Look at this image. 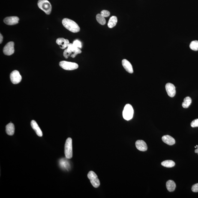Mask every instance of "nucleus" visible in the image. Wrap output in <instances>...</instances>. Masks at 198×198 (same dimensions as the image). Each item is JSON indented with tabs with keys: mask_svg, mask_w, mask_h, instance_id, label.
I'll return each mask as SVG.
<instances>
[{
	"mask_svg": "<svg viewBox=\"0 0 198 198\" xmlns=\"http://www.w3.org/2000/svg\"><path fill=\"white\" fill-rule=\"evenodd\" d=\"M191 126L192 127H198V119L194 120L192 121Z\"/></svg>",
	"mask_w": 198,
	"mask_h": 198,
	"instance_id": "obj_27",
	"label": "nucleus"
},
{
	"mask_svg": "<svg viewBox=\"0 0 198 198\" xmlns=\"http://www.w3.org/2000/svg\"><path fill=\"white\" fill-rule=\"evenodd\" d=\"M88 178L90 179L91 184L95 188H97L100 186V181L97 175L93 171H90L88 175Z\"/></svg>",
	"mask_w": 198,
	"mask_h": 198,
	"instance_id": "obj_7",
	"label": "nucleus"
},
{
	"mask_svg": "<svg viewBox=\"0 0 198 198\" xmlns=\"http://www.w3.org/2000/svg\"><path fill=\"white\" fill-rule=\"evenodd\" d=\"M197 148H198V146L197 147Z\"/></svg>",
	"mask_w": 198,
	"mask_h": 198,
	"instance_id": "obj_31",
	"label": "nucleus"
},
{
	"mask_svg": "<svg viewBox=\"0 0 198 198\" xmlns=\"http://www.w3.org/2000/svg\"><path fill=\"white\" fill-rule=\"evenodd\" d=\"M162 140L165 143L169 145H173L175 143V139L169 135H166V136H163L162 138Z\"/></svg>",
	"mask_w": 198,
	"mask_h": 198,
	"instance_id": "obj_17",
	"label": "nucleus"
},
{
	"mask_svg": "<svg viewBox=\"0 0 198 198\" xmlns=\"http://www.w3.org/2000/svg\"><path fill=\"white\" fill-rule=\"evenodd\" d=\"M192 99L190 97H186L184 98V102L182 104V107L184 108H188L192 103Z\"/></svg>",
	"mask_w": 198,
	"mask_h": 198,
	"instance_id": "obj_22",
	"label": "nucleus"
},
{
	"mask_svg": "<svg viewBox=\"0 0 198 198\" xmlns=\"http://www.w3.org/2000/svg\"><path fill=\"white\" fill-rule=\"evenodd\" d=\"M14 43L13 42H9L7 43L3 49V52L4 55H13L14 52Z\"/></svg>",
	"mask_w": 198,
	"mask_h": 198,
	"instance_id": "obj_8",
	"label": "nucleus"
},
{
	"mask_svg": "<svg viewBox=\"0 0 198 198\" xmlns=\"http://www.w3.org/2000/svg\"><path fill=\"white\" fill-rule=\"evenodd\" d=\"M100 14L104 17H106L110 16V13L108 10H103L101 11Z\"/></svg>",
	"mask_w": 198,
	"mask_h": 198,
	"instance_id": "obj_26",
	"label": "nucleus"
},
{
	"mask_svg": "<svg viewBox=\"0 0 198 198\" xmlns=\"http://www.w3.org/2000/svg\"><path fill=\"white\" fill-rule=\"evenodd\" d=\"M166 89L169 96L173 97L176 94V88L175 85L172 83H168L166 85Z\"/></svg>",
	"mask_w": 198,
	"mask_h": 198,
	"instance_id": "obj_10",
	"label": "nucleus"
},
{
	"mask_svg": "<svg viewBox=\"0 0 198 198\" xmlns=\"http://www.w3.org/2000/svg\"><path fill=\"white\" fill-rule=\"evenodd\" d=\"M62 24L66 29L72 32L77 33L80 30V28L77 24L71 19L65 18L63 19Z\"/></svg>",
	"mask_w": 198,
	"mask_h": 198,
	"instance_id": "obj_1",
	"label": "nucleus"
},
{
	"mask_svg": "<svg viewBox=\"0 0 198 198\" xmlns=\"http://www.w3.org/2000/svg\"><path fill=\"white\" fill-rule=\"evenodd\" d=\"M190 48L193 50L196 51L198 50V40H194L190 44Z\"/></svg>",
	"mask_w": 198,
	"mask_h": 198,
	"instance_id": "obj_24",
	"label": "nucleus"
},
{
	"mask_svg": "<svg viewBox=\"0 0 198 198\" xmlns=\"http://www.w3.org/2000/svg\"><path fill=\"white\" fill-rule=\"evenodd\" d=\"M64 152L66 158L70 159L72 157V141L70 138H68L66 141Z\"/></svg>",
	"mask_w": 198,
	"mask_h": 198,
	"instance_id": "obj_4",
	"label": "nucleus"
},
{
	"mask_svg": "<svg viewBox=\"0 0 198 198\" xmlns=\"http://www.w3.org/2000/svg\"><path fill=\"white\" fill-rule=\"evenodd\" d=\"M96 19L97 22L100 24L104 25L106 24V20L104 16H102L101 14H97L96 16Z\"/></svg>",
	"mask_w": 198,
	"mask_h": 198,
	"instance_id": "obj_23",
	"label": "nucleus"
},
{
	"mask_svg": "<svg viewBox=\"0 0 198 198\" xmlns=\"http://www.w3.org/2000/svg\"><path fill=\"white\" fill-rule=\"evenodd\" d=\"M72 44L75 47L78 48L79 49L81 48L82 47V43L79 40H75Z\"/></svg>",
	"mask_w": 198,
	"mask_h": 198,
	"instance_id": "obj_25",
	"label": "nucleus"
},
{
	"mask_svg": "<svg viewBox=\"0 0 198 198\" xmlns=\"http://www.w3.org/2000/svg\"><path fill=\"white\" fill-rule=\"evenodd\" d=\"M10 80L13 84L19 83L22 80V77L18 70H14L11 72L10 75Z\"/></svg>",
	"mask_w": 198,
	"mask_h": 198,
	"instance_id": "obj_9",
	"label": "nucleus"
},
{
	"mask_svg": "<svg viewBox=\"0 0 198 198\" xmlns=\"http://www.w3.org/2000/svg\"><path fill=\"white\" fill-rule=\"evenodd\" d=\"M118 22V19L116 16H112L110 18L108 23V27L109 28H112L116 26Z\"/></svg>",
	"mask_w": 198,
	"mask_h": 198,
	"instance_id": "obj_20",
	"label": "nucleus"
},
{
	"mask_svg": "<svg viewBox=\"0 0 198 198\" xmlns=\"http://www.w3.org/2000/svg\"><path fill=\"white\" fill-rule=\"evenodd\" d=\"M37 5L39 8L45 13L46 14H50L52 10V6L47 0H39Z\"/></svg>",
	"mask_w": 198,
	"mask_h": 198,
	"instance_id": "obj_3",
	"label": "nucleus"
},
{
	"mask_svg": "<svg viewBox=\"0 0 198 198\" xmlns=\"http://www.w3.org/2000/svg\"><path fill=\"white\" fill-rule=\"evenodd\" d=\"M56 43L59 45L60 48L62 49H66L70 44V42L67 39L64 38H59L57 39Z\"/></svg>",
	"mask_w": 198,
	"mask_h": 198,
	"instance_id": "obj_14",
	"label": "nucleus"
},
{
	"mask_svg": "<svg viewBox=\"0 0 198 198\" xmlns=\"http://www.w3.org/2000/svg\"><path fill=\"white\" fill-rule=\"evenodd\" d=\"M19 18L16 16H9L4 19V22L6 24L12 25L16 24L19 23Z\"/></svg>",
	"mask_w": 198,
	"mask_h": 198,
	"instance_id": "obj_11",
	"label": "nucleus"
},
{
	"mask_svg": "<svg viewBox=\"0 0 198 198\" xmlns=\"http://www.w3.org/2000/svg\"><path fill=\"white\" fill-rule=\"evenodd\" d=\"M136 148L141 151H146L148 149V146L146 142L143 140H138L136 142Z\"/></svg>",
	"mask_w": 198,
	"mask_h": 198,
	"instance_id": "obj_13",
	"label": "nucleus"
},
{
	"mask_svg": "<svg viewBox=\"0 0 198 198\" xmlns=\"http://www.w3.org/2000/svg\"><path fill=\"white\" fill-rule=\"evenodd\" d=\"M15 131V127L14 124L10 123L7 124L6 127V131L7 134L9 136H12L14 135Z\"/></svg>",
	"mask_w": 198,
	"mask_h": 198,
	"instance_id": "obj_18",
	"label": "nucleus"
},
{
	"mask_svg": "<svg viewBox=\"0 0 198 198\" xmlns=\"http://www.w3.org/2000/svg\"><path fill=\"white\" fill-rule=\"evenodd\" d=\"M31 124L33 130L35 131L37 136H40V137H41L43 136L42 132V130L40 129V127H39L38 124L35 121H34V120H32L31 121Z\"/></svg>",
	"mask_w": 198,
	"mask_h": 198,
	"instance_id": "obj_15",
	"label": "nucleus"
},
{
	"mask_svg": "<svg viewBox=\"0 0 198 198\" xmlns=\"http://www.w3.org/2000/svg\"><path fill=\"white\" fill-rule=\"evenodd\" d=\"M82 51L78 48L75 47L72 43H70L63 53V55L65 58H68L69 57L74 58L78 54L81 53Z\"/></svg>",
	"mask_w": 198,
	"mask_h": 198,
	"instance_id": "obj_2",
	"label": "nucleus"
},
{
	"mask_svg": "<svg viewBox=\"0 0 198 198\" xmlns=\"http://www.w3.org/2000/svg\"><path fill=\"white\" fill-rule=\"evenodd\" d=\"M192 190L194 192H198V183L194 184L192 186Z\"/></svg>",
	"mask_w": 198,
	"mask_h": 198,
	"instance_id": "obj_28",
	"label": "nucleus"
},
{
	"mask_svg": "<svg viewBox=\"0 0 198 198\" xmlns=\"http://www.w3.org/2000/svg\"><path fill=\"white\" fill-rule=\"evenodd\" d=\"M162 166L167 168H171L175 166L174 162L172 160H167L163 161L161 163Z\"/></svg>",
	"mask_w": 198,
	"mask_h": 198,
	"instance_id": "obj_21",
	"label": "nucleus"
},
{
	"mask_svg": "<svg viewBox=\"0 0 198 198\" xmlns=\"http://www.w3.org/2000/svg\"><path fill=\"white\" fill-rule=\"evenodd\" d=\"M0 38H1V39H0V43L1 44V43L2 42L3 40V36L1 34H0Z\"/></svg>",
	"mask_w": 198,
	"mask_h": 198,
	"instance_id": "obj_29",
	"label": "nucleus"
},
{
	"mask_svg": "<svg viewBox=\"0 0 198 198\" xmlns=\"http://www.w3.org/2000/svg\"><path fill=\"white\" fill-rule=\"evenodd\" d=\"M176 187V184L173 181L170 180L166 183V188L169 192H172L174 191Z\"/></svg>",
	"mask_w": 198,
	"mask_h": 198,
	"instance_id": "obj_19",
	"label": "nucleus"
},
{
	"mask_svg": "<svg viewBox=\"0 0 198 198\" xmlns=\"http://www.w3.org/2000/svg\"><path fill=\"white\" fill-rule=\"evenodd\" d=\"M195 153H196V154H198V148L195 150Z\"/></svg>",
	"mask_w": 198,
	"mask_h": 198,
	"instance_id": "obj_30",
	"label": "nucleus"
},
{
	"mask_svg": "<svg viewBox=\"0 0 198 198\" xmlns=\"http://www.w3.org/2000/svg\"><path fill=\"white\" fill-rule=\"evenodd\" d=\"M133 106L130 104H127L124 106L123 110V118L126 121H130L133 118Z\"/></svg>",
	"mask_w": 198,
	"mask_h": 198,
	"instance_id": "obj_5",
	"label": "nucleus"
},
{
	"mask_svg": "<svg viewBox=\"0 0 198 198\" xmlns=\"http://www.w3.org/2000/svg\"><path fill=\"white\" fill-rule=\"evenodd\" d=\"M59 164L61 169L64 170L69 171L70 168V162L65 158H62L60 159Z\"/></svg>",
	"mask_w": 198,
	"mask_h": 198,
	"instance_id": "obj_12",
	"label": "nucleus"
},
{
	"mask_svg": "<svg viewBox=\"0 0 198 198\" xmlns=\"http://www.w3.org/2000/svg\"><path fill=\"white\" fill-rule=\"evenodd\" d=\"M122 64L125 70L130 73H133V67L129 61L126 59L123 60L122 61Z\"/></svg>",
	"mask_w": 198,
	"mask_h": 198,
	"instance_id": "obj_16",
	"label": "nucleus"
},
{
	"mask_svg": "<svg viewBox=\"0 0 198 198\" xmlns=\"http://www.w3.org/2000/svg\"><path fill=\"white\" fill-rule=\"evenodd\" d=\"M60 67L64 70H76L78 68L79 65L75 62H67V61H61L60 62Z\"/></svg>",
	"mask_w": 198,
	"mask_h": 198,
	"instance_id": "obj_6",
	"label": "nucleus"
}]
</instances>
